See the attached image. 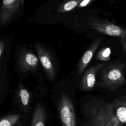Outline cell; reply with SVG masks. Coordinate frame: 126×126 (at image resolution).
Returning a JSON list of instances; mask_svg holds the SVG:
<instances>
[{"mask_svg": "<svg viewBox=\"0 0 126 126\" xmlns=\"http://www.w3.org/2000/svg\"><path fill=\"white\" fill-rule=\"evenodd\" d=\"M89 126H121L116 117L111 103L94 102L84 110ZM86 124V125H87Z\"/></svg>", "mask_w": 126, "mask_h": 126, "instance_id": "6da1fadb", "label": "cell"}, {"mask_svg": "<svg viewBox=\"0 0 126 126\" xmlns=\"http://www.w3.org/2000/svg\"><path fill=\"white\" fill-rule=\"evenodd\" d=\"M125 65L116 63L105 66L102 71L99 86L110 90L117 89L125 83Z\"/></svg>", "mask_w": 126, "mask_h": 126, "instance_id": "7a4b0ae2", "label": "cell"}, {"mask_svg": "<svg viewBox=\"0 0 126 126\" xmlns=\"http://www.w3.org/2000/svg\"><path fill=\"white\" fill-rule=\"evenodd\" d=\"M58 111L62 126H77L75 110L69 97L62 93L59 103Z\"/></svg>", "mask_w": 126, "mask_h": 126, "instance_id": "3957f363", "label": "cell"}, {"mask_svg": "<svg viewBox=\"0 0 126 126\" xmlns=\"http://www.w3.org/2000/svg\"><path fill=\"white\" fill-rule=\"evenodd\" d=\"M35 48L38 60L41 63L48 78L50 80H54L56 75V70L51 54L46 48L38 43H35Z\"/></svg>", "mask_w": 126, "mask_h": 126, "instance_id": "277c9868", "label": "cell"}, {"mask_svg": "<svg viewBox=\"0 0 126 126\" xmlns=\"http://www.w3.org/2000/svg\"><path fill=\"white\" fill-rule=\"evenodd\" d=\"M21 0H4L0 9V25L3 26L8 23L17 12L23 2Z\"/></svg>", "mask_w": 126, "mask_h": 126, "instance_id": "5b68a950", "label": "cell"}, {"mask_svg": "<svg viewBox=\"0 0 126 126\" xmlns=\"http://www.w3.org/2000/svg\"><path fill=\"white\" fill-rule=\"evenodd\" d=\"M38 63V58L30 51H24L19 54L18 64L21 71L23 73L35 70Z\"/></svg>", "mask_w": 126, "mask_h": 126, "instance_id": "8992f818", "label": "cell"}, {"mask_svg": "<svg viewBox=\"0 0 126 126\" xmlns=\"http://www.w3.org/2000/svg\"><path fill=\"white\" fill-rule=\"evenodd\" d=\"M93 27L97 32L110 36H117L122 39H126V29L113 24L94 22Z\"/></svg>", "mask_w": 126, "mask_h": 126, "instance_id": "52a82bcc", "label": "cell"}, {"mask_svg": "<svg viewBox=\"0 0 126 126\" xmlns=\"http://www.w3.org/2000/svg\"><path fill=\"white\" fill-rule=\"evenodd\" d=\"M104 65L101 63L88 69L84 74L80 82V88L84 91H89L94 86L95 77L97 71Z\"/></svg>", "mask_w": 126, "mask_h": 126, "instance_id": "ba28073f", "label": "cell"}, {"mask_svg": "<svg viewBox=\"0 0 126 126\" xmlns=\"http://www.w3.org/2000/svg\"><path fill=\"white\" fill-rule=\"evenodd\" d=\"M100 42V39H98L85 52L78 64L77 72L78 75H80L82 73L88 63L91 61L93 55L97 47L99 46Z\"/></svg>", "mask_w": 126, "mask_h": 126, "instance_id": "9c48e42d", "label": "cell"}, {"mask_svg": "<svg viewBox=\"0 0 126 126\" xmlns=\"http://www.w3.org/2000/svg\"><path fill=\"white\" fill-rule=\"evenodd\" d=\"M46 118L44 107L40 104H37L32 115L31 126H46Z\"/></svg>", "mask_w": 126, "mask_h": 126, "instance_id": "30bf717a", "label": "cell"}, {"mask_svg": "<svg viewBox=\"0 0 126 126\" xmlns=\"http://www.w3.org/2000/svg\"><path fill=\"white\" fill-rule=\"evenodd\" d=\"M111 103L119 121L126 126V100L119 99Z\"/></svg>", "mask_w": 126, "mask_h": 126, "instance_id": "8fae6325", "label": "cell"}, {"mask_svg": "<svg viewBox=\"0 0 126 126\" xmlns=\"http://www.w3.org/2000/svg\"><path fill=\"white\" fill-rule=\"evenodd\" d=\"M20 118L19 114H13L0 118V126H14Z\"/></svg>", "mask_w": 126, "mask_h": 126, "instance_id": "7c38bea8", "label": "cell"}, {"mask_svg": "<svg viewBox=\"0 0 126 126\" xmlns=\"http://www.w3.org/2000/svg\"><path fill=\"white\" fill-rule=\"evenodd\" d=\"M20 101L24 107H27L29 104L30 95L28 91L23 87H20L18 93Z\"/></svg>", "mask_w": 126, "mask_h": 126, "instance_id": "4fadbf2b", "label": "cell"}, {"mask_svg": "<svg viewBox=\"0 0 126 126\" xmlns=\"http://www.w3.org/2000/svg\"><path fill=\"white\" fill-rule=\"evenodd\" d=\"M80 2V0H70L66 2L59 7L58 11L60 12L69 11L78 5Z\"/></svg>", "mask_w": 126, "mask_h": 126, "instance_id": "5bb4252c", "label": "cell"}, {"mask_svg": "<svg viewBox=\"0 0 126 126\" xmlns=\"http://www.w3.org/2000/svg\"><path fill=\"white\" fill-rule=\"evenodd\" d=\"M111 55V50L110 48H104L100 50L97 54V58L100 61H106L110 59Z\"/></svg>", "mask_w": 126, "mask_h": 126, "instance_id": "9a60e30c", "label": "cell"}, {"mask_svg": "<svg viewBox=\"0 0 126 126\" xmlns=\"http://www.w3.org/2000/svg\"><path fill=\"white\" fill-rule=\"evenodd\" d=\"M92 1H93L92 0H84L81 1V2L79 3V4L78 5V6L79 7L86 6V5H88L90 2H91Z\"/></svg>", "mask_w": 126, "mask_h": 126, "instance_id": "2e32d148", "label": "cell"}, {"mask_svg": "<svg viewBox=\"0 0 126 126\" xmlns=\"http://www.w3.org/2000/svg\"><path fill=\"white\" fill-rule=\"evenodd\" d=\"M4 46V43L3 41L0 40V59L1 57L2 53L3 52Z\"/></svg>", "mask_w": 126, "mask_h": 126, "instance_id": "e0dca14e", "label": "cell"}, {"mask_svg": "<svg viewBox=\"0 0 126 126\" xmlns=\"http://www.w3.org/2000/svg\"><path fill=\"white\" fill-rule=\"evenodd\" d=\"M120 42H121L122 46H123L124 48L125 49V50L126 51V41L125 39H123L120 40Z\"/></svg>", "mask_w": 126, "mask_h": 126, "instance_id": "ac0fdd59", "label": "cell"}, {"mask_svg": "<svg viewBox=\"0 0 126 126\" xmlns=\"http://www.w3.org/2000/svg\"><path fill=\"white\" fill-rule=\"evenodd\" d=\"M124 126V125H122V126Z\"/></svg>", "mask_w": 126, "mask_h": 126, "instance_id": "d6986e66", "label": "cell"}, {"mask_svg": "<svg viewBox=\"0 0 126 126\" xmlns=\"http://www.w3.org/2000/svg\"></svg>", "mask_w": 126, "mask_h": 126, "instance_id": "ffe728a7", "label": "cell"}]
</instances>
